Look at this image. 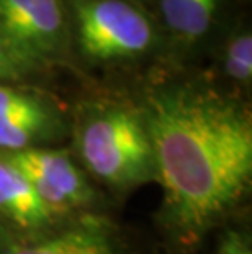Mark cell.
Masks as SVG:
<instances>
[{"label":"cell","instance_id":"6da1fadb","mask_svg":"<svg viewBox=\"0 0 252 254\" xmlns=\"http://www.w3.org/2000/svg\"><path fill=\"white\" fill-rule=\"evenodd\" d=\"M162 198L154 215L169 254H198L252 192V117L234 97L200 84L149 89L138 105Z\"/></svg>","mask_w":252,"mask_h":254},{"label":"cell","instance_id":"7a4b0ae2","mask_svg":"<svg viewBox=\"0 0 252 254\" xmlns=\"http://www.w3.org/2000/svg\"><path fill=\"white\" fill-rule=\"evenodd\" d=\"M74 159L111 200L157 184L149 133L138 105L84 102L71 120Z\"/></svg>","mask_w":252,"mask_h":254},{"label":"cell","instance_id":"3957f363","mask_svg":"<svg viewBox=\"0 0 252 254\" xmlns=\"http://www.w3.org/2000/svg\"><path fill=\"white\" fill-rule=\"evenodd\" d=\"M0 156L17 167L41 202L57 217H110L113 200L90 179L69 148H33Z\"/></svg>","mask_w":252,"mask_h":254},{"label":"cell","instance_id":"277c9868","mask_svg":"<svg viewBox=\"0 0 252 254\" xmlns=\"http://www.w3.org/2000/svg\"><path fill=\"white\" fill-rule=\"evenodd\" d=\"M76 41L90 63H128L155 46V31L143 12L125 0H76Z\"/></svg>","mask_w":252,"mask_h":254},{"label":"cell","instance_id":"5b68a950","mask_svg":"<svg viewBox=\"0 0 252 254\" xmlns=\"http://www.w3.org/2000/svg\"><path fill=\"white\" fill-rule=\"evenodd\" d=\"M71 118L52 97L38 90L0 85V153L52 148L69 139Z\"/></svg>","mask_w":252,"mask_h":254},{"label":"cell","instance_id":"8992f818","mask_svg":"<svg viewBox=\"0 0 252 254\" xmlns=\"http://www.w3.org/2000/svg\"><path fill=\"white\" fill-rule=\"evenodd\" d=\"M0 254H143V251L111 217H87L36 236L15 235L0 226Z\"/></svg>","mask_w":252,"mask_h":254},{"label":"cell","instance_id":"52a82bcc","mask_svg":"<svg viewBox=\"0 0 252 254\" xmlns=\"http://www.w3.org/2000/svg\"><path fill=\"white\" fill-rule=\"evenodd\" d=\"M0 35L33 69L50 66L67 45L59 0H0Z\"/></svg>","mask_w":252,"mask_h":254},{"label":"cell","instance_id":"ba28073f","mask_svg":"<svg viewBox=\"0 0 252 254\" xmlns=\"http://www.w3.org/2000/svg\"><path fill=\"white\" fill-rule=\"evenodd\" d=\"M74 220H64L51 212L36 195L30 182L0 156V226L21 236L54 231Z\"/></svg>","mask_w":252,"mask_h":254},{"label":"cell","instance_id":"9c48e42d","mask_svg":"<svg viewBox=\"0 0 252 254\" xmlns=\"http://www.w3.org/2000/svg\"><path fill=\"white\" fill-rule=\"evenodd\" d=\"M218 0H160V12L182 46H194L211 28Z\"/></svg>","mask_w":252,"mask_h":254},{"label":"cell","instance_id":"30bf717a","mask_svg":"<svg viewBox=\"0 0 252 254\" xmlns=\"http://www.w3.org/2000/svg\"><path fill=\"white\" fill-rule=\"evenodd\" d=\"M221 72L229 82L249 87L252 80V35L243 30L231 35L224 43L221 55Z\"/></svg>","mask_w":252,"mask_h":254},{"label":"cell","instance_id":"8fae6325","mask_svg":"<svg viewBox=\"0 0 252 254\" xmlns=\"http://www.w3.org/2000/svg\"><path fill=\"white\" fill-rule=\"evenodd\" d=\"M214 254H252V238L249 228L236 225L234 221L223 226L221 235L218 236Z\"/></svg>","mask_w":252,"mask_h":254},{"label":"cell","instance_id":"7c38bea8","mask_svg":"<svg viewBox=\"0 0 252 254\" xmlns=\"http://www.w3.org/2000/svg\"><path fill=\"white\" fill-rule=\"evenodd\" d=\"M33 71L36 69L31 67L0 35V85L10 84Z\"/></svg>","mask_w":252,"mask_h":254}]
</instances>
